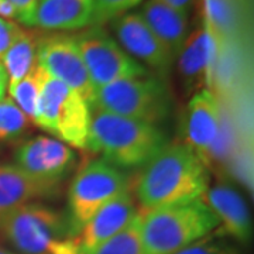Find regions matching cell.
I'll return each instance as SVG.
<instances>
[{
	"label": "cell",
	"instance_id": "1",
	"mask_svg": "<svg viewBox=\"0 0 254 254\" xmlns=\"http://www.w3.org/2000/svg\"><path fill=\"white\" fill-rule=\"evenodd\" d=\"M209 188L205 161L184 143L165 144L144 165L137 181L141 210L200 199Z\"/></svg>",
	"mask_w": 254,
	"mask_h": 254
},
{
	"label": "cell",
	"instance_id": "2",
	"mask_svg": "<svg viewBox=\"0 0 254 254\" xmlns=\"http://www.w3.org/2000/svg\"><path fill=\"white\" fill-rule=\"evenodd\" d=\"M91 108L86 148L120 170L143 167L167 144L157 125Z\"/></svg>",
	"mask_w": 254,
	"mask_h": 254
},
{
	"label": "cell",
	"instance_id": "3",
	"mask_svg": "<svg viewBox=\"0 0 254 254\" xmlns=\"http://www.w3.org/2000/svg\"><path fill=\"white\" fill-rule=\"evenodd\" d=\"M138 213L147 254H175L219 227L218 218L202 198Z\"/></svg>",
	"mask_w": 254,
	"mask_h": 254
},
{
	"label": "cell",
	"instance_id": "4",
	"mask_svg": "<svg viewBox=\"0 0 254 254\" xmlns=\"http://www.w3.org/2000/svg\"><path fill=\"white\" fill-rule=\"evenodd\" d=\"M0 233L23 254H78L66 216L41 202L14 209L0 222Z\"/></svg>",
	"mask_w": 254,
	"mask_h": 254
},
{
	"label": "cell",
	"instance_id": "5",
	"mask_svg": "<svg viewBox=\"0 0 254 254\" xmlns=\"http://www.w3.org/2000/svg\"><path fill=\"white\" fill-rule=\"evenodd\" d=\"M91 106L157 125L168 118L171 96L164 81L148 73L112 82L96 89Z\"/></svg>",
	"mask_w": 254,
	"mask_h": 254
},
{
	"label": "cell",
	"instance_id": "6",
	"mask_svg": "<svg viewBox=\"0 0 254 254\" xmlns=\"http://www.w3.org/2000/svg\"><path fill=\"white\" fill-rule=\"evenodd\" d=\"M91 116L92 108L88 100L47 72L37 126L64 144L86 148Z\"/></svg>",
	"mask_w": 254,
	"mask_h": 254
},
{
	"label": "cell",
	"instance_id": "7",
	"mask_svg": "<svg viewBox=\"0 0 254 254\" xmlns=\"http://www.w3.org/2000/svg\"><path fill=\"white\" fill-rule=\"evenodd\" d=\"M126 190H130V178L113 164L99 158L81 168L68 190L66 222L72 236L99 209Z\"/></svg>",
	"mask_w": 254,
	"mask_h": 254
},
{
	"label": "cell",
	"instance_id": "8",
	"mask_svg": "<svg viewBox=\"0 0 254 254\" xmlns=\"http://www.w3.org/2000/svg\"><path fill=\"white\" fill-rule=\"evenodd\" d=\"M75 38L95 91L112 82L148 75L144 65L127 54L100 26L86 28Z\"/></svg>",
	"mask_w": 254,
	"mask_h": 254
},
{
	"label": "cell",
	"instance_id": "9",
	"mask_svg": "<svg viewBox=\"0 0 254 254\" xmlns=\"http://www.w3.org/2000/svg\"><path fill=\"white\" fill-rule=\"evenodd\" d=\"M37 64L41 65L53 78L69 86L92 105L95 89L75 36L57 31L38 37Z\"/></svg>",
	"mask_w": 254,
	"mask_h": 254
},
{
	"label": "cell",
	"instance_id": "10",
	"mask_svg": "<svg viewBox=\"0 0 254 254\" xmlns=\"http://www.w3.org/2000/svg\"><path fill=\"white\" fill-rule=\"evenodd\" d=\"M76 160L69 145L57 138L38 136L18 147L14 165L34 178L61 184L75 168Z\"/></svg>",
	"mask_w": 254,
	"mask_h": 254
},
{
	"label": "cell",
	"instance_id": "11",
	"mask_svg": "<svg viewBox=\"0 0 254 254\" xmlns=\"http://www.w3.org/2000/svg\"><path fill=\"white\" fill-rule=\"evenodd\" d=\"M116 41L127 54L154 69L158 76L170 72L174 55L145 24L140 13L128 11L112 20Z\"/></svg>",
	"mask_w": 254,
	"mask_h": 254
},
{
	"label": "cell",
	"instance_id": "12",
	"mask_svg": "<svg viewBox=\"0 0 254 254\" xmlns=\"http://www.w3.org/2000/svg\"><path fill=\"white\" fill-rule=\"evenodd\" d=\"M219 37L203 21L187 37L178 53V68L187 92H198L213 85V71L218 58Z\"/></svg>",
	"mask_w": 254,
	"mask_h": 254
},
{
	"label": "cell",
	"instance_id": "13",
	"mask_svg": "<svg viewBox=\"0 0 254 254\" xmlns=\"http://www.w3.org/2000/svg\"><path fill=\"white\" fill-rule=\"evenodd\" d=\"M138 210L130 190L99 209L75 236L78 254H93L109 239L116 236L136 218Z\"/></svg>",
	"mask_w": 254,
	"mask_h": 254
},
{
	"label": "cell",
	"instance_id": "14",
	"mask_svg": "<svg viewBox=\"0 0 254 254\" xmlns=\"http://www.w3.org/2000/svg\"><path fill=\"white\" fill-rule=\"evenodd\" d=\"M220 106L215 93L203 88L195 92L184 116V144L203 160L218 140Z\"/></svg>",
	"mask_w": 254,
	"mask_h": 254
},
{
	"label": "cell",
	"instance_id": "15",
	"mask_svg": "<svg viewBox=\"0 0 254 254\" xmlns=\"http://www.w3.org/2000/svg\"><path fill=\"white\" fill-rule=\"evenodd\" d=\"M60 185L34 178L17 165H0V222L21 205L54 198Z\"/></svg>",
	"mask_w": 254,
	"mask_h": 254
},
{
	"label": "cell",
	"instance_id": "16",
	"mask_svg": "<svg viewBox=\"0 0 254 254\" xmlns=\"http://www.w3.org/2000/svg\"><path fill=\"white\" fill-rule=\"evenodd\" d=\"M203 202L218 218L222 233L240 243H247L252 237V219L245 199L227 184L209 187L202 196Z\"/></svg>",
	"mask_w": 254,
	"mask_h": 254
},
{
	"label": "cell",
	"instance_id": "17",
	"mask_svg": "<svg viewBox=\"0 0 254 254\" xmlns=\"http://www.w3.org/2000/svg\"><path fill=\"white\" fill-rule=\"evenodd\" d=\"M93 24V0H38L28 26L47 31H75Z\"/></svg>",
	"mask_w": 254,
	"mask_h": 254
},
{
	"label": "cell",
	"instance_id": "18",
	"mask_svg": "<svg viewBox=\"0 0 254 254\" xmlns=\"http://www.w3.org/2000/svg\"><path fill=\"white\" fill-rule=\"evenodd\" d=\"M203 21L225 41L249 43L252 0H205Z\"/></svg>",
	"mask_w": 254,
	"mask_h": 254
},
{
	"label": "cell",
	"instance_id": "19",
	"mask_svg": "<svg viewBox=\"0 0 254 254\" xmlns=\"http://www.w3.org/2000/svg\"><path fill=\"white\" fill-rule=\"evenodd\" d=\"M140 16L175 58L188 37V14L171 9L158 0H147Z\"/></svg>",
	"mask_w": 254,
	"mask_h": 254
},
{
	"label": "cell",
	"instance_id": "20",
	"mask_svg": "<svg viewBox=\"0 0 254 254\" xmlns=\"http://www.w3.org/2000/svg\"><path fill=\"white\" fill-rule=\"evenodd\" d=\"M38 37L33 31L23 30L20 37L1 57L0 63L7 73L9 85L21 81L37 65Z\"/></svg>",
	"mask_w": 254,
	"mask_h": 254
},
{
	"label": "cell",
	"instance_id": "21",
	"mask_svg": "<svg viewBox=\"0 0 254 254\" xmlns=\"http://www.w3.org/2000/svg\"><path fill=\"white\" fill-rule=\"evenodd\" d=\"M46 75V69L37 64L21 81L13 85H7L10 99L17 105L18 109L34 125H37L38 120V108H40L41 91H43Z\"/></svg>",
	"mask_w": 254,
	"mask_h": 254
},
{
	"label": "cell",
	"instance_id": "22",
	"mask_svg": "<svg viewBox=\"0 0 254 254\" xmlns=\"http://www.w3.org/2000/svg\"><path fill=\"white\" fill-rule=\"evenodd\" d=\"M93 254H147L140 233V213L116 236L96 249Z\"/></svg>",
	"mask_w": 254,
	"mask_h": 254
},
{
	"label": "cell",
	"instance_id": "23",
	"mask_svg": "<svg viewBox=\"0 0 254 254\" xmlns=\"http://www.w3.org/2000/svg\"><path fill=\"white\" fill-rule=\"evenodd\" d=\"M30 125L27 116L10 98L0 100V141H17L30 130Z\"/></svg>",
	"mask_w": 254,
	"mask_h": 254
},
{
	"label": "cell",
	"instance_id": "24",
	"mask_svg": "<svg viewBox=\"0 0 254 254\" xmlns=\"http://www.w3.org/2000/svg\"><path fill=\"white\" fill-rule=\"evenodd\" d=\"M143 0H93V24L100 26L106 21L128 13Z\"/></svg>",
	"mask_w": 254,
	"mask_h": 254
},
{
	"label": "cell",
	"instance_id": "25",
	"mask_svg": "<svg viewBox=\"0 0 254 254\" xmlns=\"http://www.w3.org/2000/svg\"><path fill=\"white\" fill-rule=\"evenodd\" d=\"M175 254H239V252L233 245L210 233Z\"/></svg>",
	"mask_w": 254,
	"mask_h": 254
},
{
	"label": "cell",
	"instance_id": "26",
	"mask_svg": "<svg viewBox=\"0 0 254 254\" xmlns=\"http://www.w3.org/2000/svg\"><path fill=\"white\" fill-rule=\"evenodd\" d=\"M21 33L23 28L18 26L17 21L0 18V60Z\"/></svg>",
	"mask_w": 254,
	"mask_h": 254
},
{
	"label": "cell",
	"instance_id": "27",
	"mask_svg": "<svg viewBox=\"0 0 254 254\" xmlns=\"http://www.w3.org/2000/svg\"><path fill=\"white\" fill-rule=\"evenodd\" d=\"M13 3V6L17 10V23H21L24 26H28L30 18L33 17L36 11L38 0H9Z\"/></svg>",
	"mask_w": 254,
	"mask_h": 254
},
{
	"label": "cell",
	"instance_id": "28",
	"mask_svg": "<svg viewBox=\"0 0 254 254\" xmlns=\"http://www.w3.org/2000/svg\"><path fill=\"white\" fill-rule=\"evenodd\" d=\"M164 4H167L168 7L177 10V11H181L184 14H190V7L193 6L195 0H158Z\"/></svg>",
	"mask_w": 254,
	"mask_h": 254
},
{
	"label": "cell",
	"instance_id": "29",
	"mask_svg": "<svg viewBox=\"0 0 254 254\" xmlns=\"http://www.w3.org/2000/svg\"><path fill=\"white\" fill-rule=\"evenodd\" d=\"M0 18L13 20V21L18 18L17 10L9 0H0Z\"/></svg>",
	"mask_w": 254,
	"mask_h": 254
},
{
	"label": "cell",
	"instance_id": "30",
	"mask_svg": "<svg viewBox=\"0 0 254 254\" xmlns=\"http://www.w3.org/2000/svg\"><path fill=\"white\" fill-rule=\"evenodd\" d=\"M7 85H9V78L4 71L3 65L0 63V100L4 98V93L7 92Z\"/></svg>",
	"mask_w": 254,
	"mask_h": 254
},
{
	"label": "cell",
	"instance_id": "31",
	"mask_svg": "<svg viewBox=\"0 0 254 254\" xmlns=\"http://www.w3.org/2000/svg\"><path fill=\"white\" fill-rule=\"evenodd\" d=\"M0 254H14V253H10V252H6V250L0 249Z\"/></svg>",
	"mask_w": 254,
	"mask_h": 254
}]
</instances>
